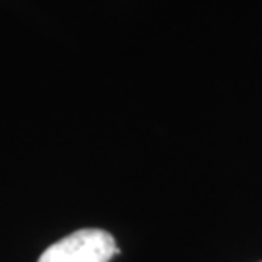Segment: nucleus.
<instances>
[{
  "instance_id": "1",
  "label": "nucleus",
  "mask_w": 262,
  "mask_h": 262,
  "mask_svg": "<svg viewBox=\"0 0 262 262\" xmlns=\"http://www.w3.org/2000/svg\"><path fill=\"white\" fill-rule=\"evenodd\" d=\"M119 253L111 233L85 227L53 243L43 251L37 262H109Z\"/></svg>"
}]
</instances>
